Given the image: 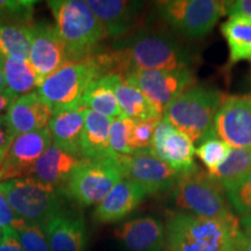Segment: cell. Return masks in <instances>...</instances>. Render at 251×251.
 Wrapping results in <instances>:
<instances>
[{
	"instance_id": "cell-22",
	"label": "cell",
	"mask_w": 251,
	"mask_h": 251,
	"mask_svg": "<svg viewBox=\"0 0 251 251\" xmlns=\"http://www.w3.org/2000/svg\"><path fill=\"white\" fill-rule=\"evenodd\" d=\"M50 251H86L87 234L83 219L58 214L45 226Z\"/></svg>"
},
{
	"instance_id": "cell-4",
	"label": "cell",
	"mask_w": 251,
	"mask_h": 251,
	"mask_svg": "<svg viewBox=\"0 0 251 251\" xmlns=\"http://www.w3.org/2000/svg\"><path fill=\"white\" fill-rule=\"evenodd\" d=\"M225 99V93L221 91L194 85L166 106L163 114L193 143H199L215 134L214 119Z\"/></svg>"
},
{
	"instance_id": "cell-44",
	"label": "cell",
	"mask_w": 251,
	"mask_h": 251,
	"mask_svg": "<svg viewBox=\"0 0 251 251\" xmlns=\"http://www.w3.org/2000/svg\"><path fill=\"white\" fill-rule=\"evenodd\" d=\"M163 251H168V250H165V249H164V250H163Z\"/></svg>"
},
{
	"instance_id": "cell-7",
	"label": "cell",
	"mask_w": 251,
	"mask_h": 251,
	"mask_svg": "<svg viewBox=\"0 0 251 251\" xmlns=\"http://www.w3.org/2000/svg\"><path fill=\"white\" fill-rule=\"evenodd\" d=\"M161 18L187 39H200L227 14V1L216 0H168L157 2Z\"/></svg>"
},
{
	"instance_id": "cell-13",
	"label": "cell",
	"mask_w": 251,
	"mask_h": 251,
	"mask_svg": "<svg viewBox=\"0 0 251 251\" xmlns=\"http://www.w3.org/2000/svg\"><path fill=\"white\" fill-rule=\"evenodd\" d=\"M28 61L39 76L41 84L46 78L69 62L67 47L55 25L48 21L33 24L31 47Z\"/></svg>"
},
{
	"instance_id": "cell-28",
	"label": "cell",
	"mask_w": 251,
	"mask_h": 251,
	"mask_svg": "<svg viewBox=\"0 0 251 251\" xmlns=\"http://www.w3.org/2000/svg\"><path fill=\"white\" fill-rule=\"evenodd\" d=\"M251 174V148H233L226 162L209 176L222 190L228 192Z\"/></svg>"
},
{
	"instance_id": "cell-15",
	"label": "cell",
	"mask_w": 251,
	"mask_h": 251,
	"mask_svg": "<svg viewBox=\"0 0 251 251\" xmlns=\"http://www.w3.org/2000/svg\"><path fill=\"white\" fill-rule=\"evenodd\" d=\"M193 144L187 135L163 118L153 133L151 150L161 161L183 176L197 170Z\"/></svg>"
},
{
	"instance_id": "cell-27",
	"label": "cell",
	"mask_w": 251,
	"mask_h": 251,
	"mask_svg": "<svg viewBox=\"0 0 251 251\" xmlns=\"http://www.w3.org/2000/svg\"><path fill=\"white\" fill-rule=\"evenodd\" d=\"M221 31L227 41L230 64L251 62V18L230 17L222 24Z\"/></svg>"
},
{
	"instance_id": "cell-18",
	"label": "cell",
	"mask_w": 251,
	"mask_h": 251,
	"mask_svg": "<svg viewBox=\"0 0 251 251\" xmlns=\"http://www.w3.org/2000/svg\"><path fill=\"white\" fill-rule=\"evenodd\" d=\"M114 235L128 251H163L165 247L164 226L152 216L125 222Z\"/></svg>"
},
{
	"instance_id": "cell-39",
	"label": "cell",
	"mask_w": 251,
	"mask_h": 251,
	"mask_svg": "<svg viewBox=\"0 0 251 251\" xmlns=\"http://www.w3.org/2000/svg\"><path fill=\"white\" fill-rule=\"evenodd\" d=\"M0 251H25L14 230H4V240L0 244Z\"/></svg>"
},
{
	"instance_id": "cell-25",
	"label": "cell",
	"mask_w": 251,
	"mask_h": 251,
	"mask_svg": "<svg viewBox=\"0 0 251 251\" xmlns=\"http://www.w3.org/2000/svg\"><path fill=\"white\" fill-rule=\"evenodd\" d=\"M0 64L4 74L6 89L15 98L34 92L33 90L35 87H40L39 76L28 59L0 56Z\"/></svg>"
},
{
	"instance_id": "cell-41",
	"label": "cell",
	"mask_w": 251,
	"mask_h": 251,
	"mask_svg": "<svg viewBox=\"0 0 251 251\" xmlns=\"http://www.w3.org/2000/svg\"><path fill=\"white\" fill-rule=\"evenodd\" d=\"M5 91H7V89H6V83H5L4 74H2L1 64H0V92H5Z\"/></svg>"
},
{
	"instance_id": "cell-9",
	"label": "cell",
	"mask_w": 251,
	"mask_h": 251,
	"mask_svg": "<svg viewBox=\"0 0 251 251\" xmlns=\"http://www.w3.org/2000/svg\"><path fill=\"white\" fill-rule=\"evenodd\" d=\"M122 179L124 176L115 157L83 159L65 183V190L80 206H91L101 202Z\"/></svg>"
},
{
	"instance_id": "cell-36",
	"label": "cell",
	"mask_w": 251,
	"mask_h": 251,
	"mask_svg": "<svg viewBox=\"0 0 251 251\" xmlns=\"http://www.w3.org/2000/svg\"><path fill=\"white\" fill-rule=\"evenodd\" d=\"M28 224L19 216L9 205L7 198L0 190V229L14 230L15 233L24 229Z\"/></svg>"
},
{
	"instance_id": "cell-33",
	"label": "cell",
	"mask_w": 251,
	"mask_h": 251,
	"mask_svg": "<svg viewBox=\"0 0 251 251\" xmlns=\"http://www.w3.org/2000/svg\"><path fill=\"white\" fill-rule=\"evenodd\" d=\"M228 198L248 228L251 227V174L236 186L229 190Z\"/></svg>"
},
{
	"instance_id": "cell-31",
	"label": "cell",
	"mask_w": 251,
	"mask_h": 251,
	"mask_svg": "<svg viewBox=\"0 0 251 251\" xmlns=\"http://www.w3.org/2000/svg\"><path fill=\"white\" fill-rule=\"evenodd\" d=\"M134 125L135 121L125 115L113 119L108 140L109 150L113 157L133 153L129 147V137Z\"/></svg>"
},
{
	"instance_id": "cell-37",
	"label": "cell",
	"mask_w": 251,
	"mask_h": 251,
	"mask_svg": "<svg viewBox=\"0 0 251 251\" xmlns=\"http://www.w3.org/2000/svg\"><path fill=\"white\" fill-rule=\"evenodd\" d=\"M15 133L9 125L6 114L0 115V163L4 161L9 147L15 139Z\"/></svg>"
},
{
	"instance_id": "cell-6",
	"label": "cell",
	"mask_w": 251,
	"mask_h": 251,
	"mask_svg": "<svg viewBox=\"0 0 251 251\" xmlns=\"http://www.w3.org/2000/svg\"><path fill=\"white\" fill-rule=\"evenodd\" d=\"M0 190L13 211L27 224L45 227L50 220L62 213L55 188L30 176L0 181Z\"/></svg>"
},
{
	"instance_id": "cell-8",
	"label": "cell",
	"mask_w": 251,
	"mask_h": 251,
	"mask_svg": "<svg viewBox=\"0 0 251 251\" xmlns=\"http://www.w3.org/2000/svg\"><path fill=\"white\" fill-rule=\"evenodd\" d=\"M172 200L178 208L193 215L226 220L236 218L222 196V188L201 172L180 176L174 187Z\"/></svg>"
},
{
	"instance_id": "cell-30",
	"label": "cell",
	"mask_w": 251,
	"mask_h": 251,
	"mask_svg": "<svg viewBox=\"0 0 251 251\" xmlns=\"http://www.w3.org/2000/svg\"><path fill=\"white\" fill-rule=\"evenodd\" d=\"M231 149L229 144L219 139L216 134H213L198 143L196 155L206 166L208 175L212 176L226 162Z\"/></svg>"
},
{
	"instance_id": "cell-24",
	"label": "cell",
	"mask_w": 251,
	"mask_h": 251,
	"mask_svg": "<svg viewBox=\"0 0 251 251\" xmlns=\"http://www.w3.org/2000/svg\"><path fill=\"white\" fill-rule=\"evenodd\" d=\"M113 119L86 109L85 125L80 139V156L83 159H100L113 157L109 150V128Z\"/></svg>"
},
{
	"instance_id": "cell-23",
	"label": "cell",
	"mask_w": 251,
	"mask_h": 251,
	"mask_svg": "<svg viewBox=\"0 0 251 251\" xmlns=\"http://www.w3.org/2000/svg\"><path fill=\"white\" fill-rule=\"evenodd\" d=\"M113 86L122 115L134 121L163 118V111L158 106L119 75L113 74Z\"/></svg>"
},
{
	"instance_id": "cell-3",
	"label": "cell",
	"mask_w": 251,
	"mask_h": 251,
	"mask_svg": "<svg viewBox=\"0 0 251 251\" xmlns=\"http://www.w3.org/2000/svg\"><path fill=\"white\" fill-rule=\"evenodd\" d=\"M59 35L67 47L69 61H80L94 55L107 37L105 27L83 0L48 1Z\"/></svg>"
},
{
	"instance_id": "cell-26",
	"label": "cell",
	"mask_w": 251,
	"mask_h": 251,
	"mask_svg": "<svg viewBox=\"0 0 251 251\" xmlns=\"http://www.w3.org/2000/svg\"><path fill=\"white\" fill-rule=\"evenodd\" d=\"M83 107L109 119L122 115L113 86V75L96 78L87 86L83 97Z\"/></svg>"
},
{
	"instance_id": "cell-19",
	"label": "cell",
	"mask_w": 251,
	"mask_h": 251,
	"mask_svg": "<svg viewBox=\"0 0 251 251\" xmlns=\"http://www.w3.org/2000/svg\"><path fill=\"white\" fill-rule=\"evenodd\" d=\"M86 4L101 21L107 36L113 39L129 34L142 7V2L126 0H86Z\"/></svg>"
},
{
	"instance_id": "cell-42",
	"label": "cell",
	"mask_w": 251,
	"mask_h": 251,
	"mask_svg": "<svg viewBox=\"0 0 251 251\" xmlns=\"http://www.w3.org/2000/svg\"><path fill=\"white\" fill-rule=\"evenodd\" d=\"M248 229H249V233H248V236H246V246L243 251H251V227Z\"/></svg>"
},
{
	"instance_id": "cell-35",
	"label": "cell",
	"mask_w": 251,
	"mask_h": 251,
	"mask_svg": "<svg viewBox=\"0 0 251 251\" xmlns=\"http://www.w3.org/2000/svg\"><path fill=\"white\" fill-rule=\"evenodd\" d=\"M17 236L25 251H50L48 237L43 226L28 224L18 231Z\"/></svg>"
},
{
	"instance_id": "cell-5",
	"label": "cell",
	"mask_w": 251,
	"mask_h": 251,
	"mask_svg": "<svg viewBox=\"0 0 251 251\" xmlns=\"http://www.w3.org/2000/svg\"><path fill=\"white\" fill-rule=\"evenodd\" d=\"M103 75L96 55L80 61H69L46 78L37 92L50 106L52 113L81 108L87 86Z\"/></svg>"
},
{
	"instance_id": "cell-16",
	"label": "cell",
	"mask_w": 251,
	"mask_h": 251,
	"mask_svg": "<svg viewBox=\"0 0 251 251\" xmlns=\"http://www.w3.org/2000/svg\"><path fill=\"white\" fill-rule=\"evenodd\" d=\"M147 193L134 181L122 179L98 203L93 212V220L99 224H114L127 218L139 207Z\"/></svg>"
},
{
	"instance_id": "cell-11",
	"label": "cell",
	"mask_w": 251,
	"mask_h": 251,
	"mask_svg": "<svg viewBox=\"0 0 251 251\" xmlns=\"http://www.w3.org/2000/svg\"><path fill=\"white\" fill-rule=\"evenodd\" d=\"M122 78L137 87L162 111L185 91L196 85V78L190 69L133 71Z\"/></svg>"
},
{
	"instance_id": "cell-17",
	"label": "cell",
	"mask_w": 251,
	"mask_h": 251,
	"mask_svg": "<svg viewBox=\"0 0 251 251\" xmlns=\"http://www.w3.org/2000/svg\"><path fill=\"white\" fill-rule=\"evenodd\" d=\"M52 114V109L39 92H30L15 99L9 106L6 117L18 136L45 129Z\"/></svg>"
},
{
	"instance_id": "cell-1",
	"label": "cell",
	"mask_w": 251,
	"mask_h": 251,
	"mask_svg": "<svg viewBox=\"0 0 251 251\" xmlns=\"http://www.w3.org/2000/svg\"><path fill=\"white\" fill-rule=\"evenodd\" d=\"M105 75L125 76L142 70L190 69L192 56L171 36L140 30L114 43L111 51L96 54Z\"/></svg>"
},
{
	"instance_id": "cell-32",
	"label": "cell",
	"mask_w": 251,
	"mask_h": 251,
	"mask_svg": "<svg viewBox=\"0 0 251 251\" xmlns=\"http://www.w3.org/2000/svg\"><path fill=\"white\" fill-rule=\"evenodd\" d=\"M35 0H0V25L33 23Z\"/></svg>"
},
{
	"instance_id": "cell-38",
	"label": "cell",
	"mask_w": 251,
	"mask_h": 251,
	"mask_svg": "<svg viewBox=\"0 0 251 251\" xmlns=\"http://www.w3.org/2000/svg\"><path fill=\"white\" fill-rule=\"evenodd\" d=\"M227 14L230 17L251 18V0L227 1Z\"/></svg>"
},
{
	"instance_id": "cell-40",
	"label": "cell",
	"mask_w": 251,
	"mask_h": 251,
	"mask_svg": "<svg viewBox=\"0 0 251 251\" xmlns=\"http://www.w3.org/2000/svg\"><path fill=\"white\" fill-rule=\"evenodd\" d=\"M17 99L9 91L0 92V115H4V112L7 113L9 106Z\"/></svg>"
},
{
	"instance_id": "cell-34",
	"label": "cell",
	"mask_w": 251,
	"mask_h": 251,
	"mask_svg": "<svg viewBox=\"0 0 251 251\" xmlns=\"http://www.w3.org/2000/svg\"><path fill=\"white\" fill-rule=\"evenodd\" d=\"M163 118L151 119L146 121H135V125L131 129L129 137V147L131 151H140L147 150L151 147L153 133L157 125L161 122Z\"/></svg>"
},
{
	"instance_id": "cell-20",
	"label": "cell",
	"mask_w": 251,
	"mask_h": 251,
	"mask_svg": "<svg viewBox=\"0 0 251 251\" xmlns=\"http://www.w3.org/2000/svg\"><path fill=\"white\" fill-rule=\"evenodd\" d=\"M81 161L83 158L64 151L52 143L34 165L30 177L56 188V186L67 183Z\"/></svg>"
},
{
	"instance_id": "cell-2",
	"label": "cell",
	"mask_w": 251,
	"mask_h": 251,
	"mask_svg": "<svg viewBox=\"0 0 251 251\" xmlns=\"http://www.w3.org/2000/svg\"><path fill=\"white\" fill-rule=\"evenodd\" d=\"M164 229L168 251H243L246 246L237 216L226 220L170 213Z\"/></svg>"
},
{
	"instance_id": "cell-10",
	"label": "cell",
	"mask_w": 251,
	"mask_h": 251,
	"mask_svg": "<svg viewBox=\"0 0 251 251\" xmlns=\"http://www.w3.org/2000/svg\"><path fill=\"white\" fill-rule=\"evenodd\" d=\"M125 179L131 180L148 194L174 188L180 175L157 157L151 149L115 157Z\"/></svg>"
},
{
	"instance_id": "cell-29",
	"label": "cell",
	"mask_w": 251,
	"mask_h": 251,
	"mask_svg": "<svg viewBox=\"0 0 251 251\" xmlns=\"http://www.w3.org/2000/svg\"><path fill=\"white\" fill-rule=\"evenodd\" d=\"M33 24L9 23L0 25V56L29 59Z\"/></svg>"
},
{
	"instance_id": "cell-12",
	"label": "cell",
	"mask_w": 251,
	"mask_h": 251,
	"mask_svg": "<svg viewBox=\"0 0 251 251\" xmlns=\"http://www.w3.org/2000/svg\"><path fill=\"white\" fill-rule=\"evenodd\" d=\"M51 144L48 127L15 136L4 161L0 163V181L30 176L34 165Z\"/></svg>"
},
{
	"instance_id": "cell-21",
	"label": "cell",
	"mask_w": 251,
	"mask_h": 251,
	"mask_svg": "<svg viewBox=\"0 0 251 251\" xmlns=\"http://www.w3.org/2000/svg\"><path fill=\"white\" fill-rule=\"evenodd\" d=\"M86 109L81 107L56 112L48 125L52 143L64 151L80 158V139L85 125Z\"/></svg>"
},
{
	"instance_id": "cell-14",
	"label": "cell",
	"mask_w": 251,
	"mask_h": 251,
	"mask_svg": "<svg viewBox=\"0 0 251 251\" xmlns=\"http://www.w3.org/2000/svg\"><path fill=\"white\" fill-rule=\"evenodd\" d=\"M214 130L231 148H251V94L226 98L215 115Z\"/></svg>"
},
{
	"instance_id": "cell-43",
	"label": "cell",
	"mask_w": 251,
	"mask_h": 251,
	"mask_svg": "<svg viewBox=\"0 0 251 251\" xmlns=\"http://www.w3.org/2000/svg\"><path fill=\"white\" fill-rule=\"evenodd\" d=\"M2 240H4V230H2V229H0V244H1Z\"/></svg>"
}]
</instances>
